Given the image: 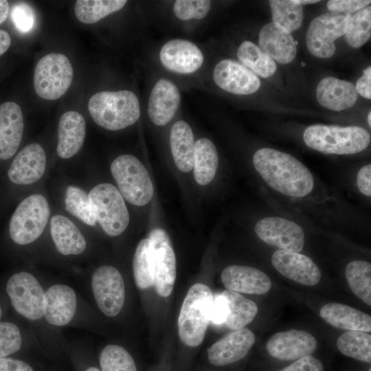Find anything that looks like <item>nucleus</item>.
Masks as SVG:
<instances>
[{
  "label": "nucleus",
  "instance_id": "nucleus-1",
  "mask_svg": "<svg viewBox=\"0 0 371 371\" xmlns=\"http://www.w3.org/2000/svg\"><path fill=\"white\" fill-rule=\"evenodd\" d=\"M252 164L265 184L291 202L309 206L336 201L309 168L289 153L261 148L254 153Z\"/></svg>",
  "mask_w": 371,
  "mask_h": 371
},
{
  "label": "nucleus",
  "instance_id": "nucleus-2",
  "mask_svg": "<svg viewBox=\"0 0 371 371\" xmlns=\"http://www.w3.org/2000/svg\"><path fill=\"white\" fill-rule=\"evenodd\" d=\"M303 140L310 148L328 155H353L365 150L371 136L358 126L313 124L304 131Z\"/></svg>",
  "mask_w": 371,
  "mask_h": 371
},
{
  "label": "nucleus",
  "instance_id": "nucleus-3",
  "mask_svg": "<svg viewBox=\"0 0 371 371\" xmlns=\"http://www.w3.org/2000/svg\"><path fill=\"white\" fill-rule=\"evenodd\" d=\"M88 109L94 122L109 131L131 126L140 116L138 98L129 90L98 92L90 98Z\"/></svg>",
  "mask_w": 371,
  "mask_h": 371
},
{
  "label": "nucleus",
  "instance_id": "nucleus-4",
  "mask_svg": "<svg viewBox=\"0 0 371 371\" xmlns=\"http://www.w3.org/2000/svg\"><path fill=\"white\" fill-rule=\"evenodd\" d=\"M212 300L211 289L204 284L196 283L189 289L178 318L179 336L186 346L195 348L202 343L210 322Z\"/></svg>",
  "mask_w": 371,
  "mask_h": 371
},
{
  "label": "nucleus",
  "instance_id": "nucleus-5",
  "mask_svg": "<svg viewBox=\"0 0 371 371\" xmlns=\"http://www.w3.org/2000/svg\"><path fill=\"white\" fill-rule=\"evenodd\" d=\"M111 174L123 198L133 205L143 206L152 199L154 188L143 164L135 156L122 155L111 165Z\"/></svg>",
  "mask_w": 371,
  "mask_h": 371
},
{
  "label": "nucleus",
  "instance_id": "nucleus-6",
  "mask_svg": "<svg viewBox=\"0 0 371 371\" xmlns=\"http://www.w3.org/2000/svg\"><path fill=\"white\" fill-rule=\"evenodd\" d=\"M50 214L45 196L39 194L23 199L13 213L10 222L11 239L25 245L36 240L43 232Z\"/></svg>",
  "mask_w": 371,
  "mask_h": 371
},
{
  "label": "nucleus",
  "instance_id": "nucleus-7",
  "mask_svg": "<svg viewBox=\"0 0 371 371\" xmlns=\"http://www.w3.org/2000/svg\"><path fill=\"white\" fill-rule=\"evenodd\" d=\"M96 221L106 234H121L129 223V213L120 191L108 183L94 186L89 193Z\"/></svg>",
  "mask_w": 371,
  "mask_h": 371
},
{
  "label": "nucleus",
  "instance_id": "nucleus-8",
  "mask_svg": "<svg viewBox=\"0 0 371 371\" xmlns=\"http://www.w3.org/2000/svg\"><path fill=\"white\" fill-rule=\"evenodd\" d=\"M74 69L68 58L60 53H50L37 63L34 74V87L41 98L56 100L69 88Z\"/></svg>",
  "mask_w": 371,
  "mask_h": 371
},
{
  "label": "nucleus",
  "instance_id": "nucleus-9",
  "mask_svg": "<svg viewBox=\"0 0 371 371\" xmlns=\"http://www.w3.org/2000/svg\"><path fill=\"white\" fill-rule=\"evenodd\" d=\"M347 25V16L335 12L322 14L313 19L306 36L309 52L317 58L332 57L336 51L335 41L345 34Z\"/></svg>",
  "mask_w": 371,
  "mask_h": 371
},
{
  "label": "nucleus",
  "instance_id": "nucleus-10",
  "mask_svg": "<svg viewBox=\"0 0 371 371\" xmlns=\"http://www.w3.org/2000/svg\"><path fill=\"white\" fill-rule=\"evenodd\" d=\"M6 291L14 308L25 318L36 320L44 315L45 292L31 273L22 271L12 275Z\"/></svg>",
  "mask_w": 371,
  "mask_h": 371
},
{
  "label": "nucleus",
  "instance_id": "nucleus-11",
  "mask_svg": "<svg viewBox=\"0 0 371 371\" xmlns=\"http://www.w3.org/2000/svg\"><path fill=\"white\" fill-rule=\"evenodd\" d=\"M254 231L262 241L280 250L300 252L304 246L303 228L284 217H263L256 222Z\"/></svg>",
  "mask_w": 371,
  "mask_h": 371
},
{
  "label": "nucleus",
  "instance_id": "nucleus-12",
  "mask_svg": "<svg viewBox=\"0 0 371 371\" xmlns=\"http://www.w3.org/2000/svg\"><path fill=\"white\" fill-rule=\"evenodd\" d=\"M148 238L153 245V286L160 296H170L176 279V258L171 241L166 231L160 228L150 231Z\"/></svg>",
  "mask_w": 371,
  "mask_h": 371
},
{
  "label": "nucleus",
  "instance_id": "nucleus-13",
  "mask_svg": "<svg viewBox=\"0 0 371 371\" xmlns=\"http://www.w3.org/2000/svg\"><path fill=\"white\" fill-rule=\"evenodd\" d=\"M92 289L96 303L108 317L116 316L125 300V286L120 271L114 267H98L92 275Z\"/></svg>",
  "mask_w": 371,
  "mask_h": 371
},
{
  "label": "nucleus",
  "instance_id": "nucleus-14",
  "mask_svg": "<svg viewBox=\"0 0 371 371\" xmlns=\"http://www.w3.org/2000/svg\"><path fill=\"white\" fill-rule=\"evenodd\" d=\"M318 346L315 337L310 333L297 329L278 332L267 341L268 354L281 361H295L311 355Z\"/></svg>",
  "mask_w": 371,
  "mask_h": 371
},
{
  "label": "nucleus",
  "instance_id": "nucleus-15",
  "mask_svg": "<svg viewBox=\"0 0 371 371\" xmlns=\"http://www.w3.org/2000/svg\"><path fill=\"white\" fill-rule=\"evenodd\" d=\"M159 56L164 67L183 75L195 73L204 61L201 49L193 42L182 38L172 39L164 43Z\"/></svg>",
  "mask_w": 371,
  "mask_h": 371
},
{
  "label": "nucleus",
  "instance_id": "nucleus-16",
  "mask_svg": "<svg viewBox=\"0 0 371 371\" xmlns=\"http://www.w3.org/2000/svg\"><path fill=\"white\" fill-rule=\"evenodd\" d=\"M212 76L219 88L235 95H251L260 87V79L254 72L229 58L220 60L215 65Z\"/></svg>",
  "mask_w": 371,
  "mask_h": 371
},
{
  "label": "nucleus",
  "instance_id": "nucleus-17",
  "mask_svg": "<svg viewBox=\"0 0 371 371\" xmlns=\"http://www.w3.org/2000/svg\"><path fill=\"white\" fill-rule=\"evenodd\" d=\"M274 269L285 278L306 286L319 283L322 273L308 256L300 252L278 249L271 258Z\"/></svg>",
  "mask_w": 371,
  "mask_h": 371
},
{
  "label": "nucleus",
  "instance_id": "nucleus-18",
  "mask_svg": "<svg viewBox=\"0 0 371 371\" xmlns=\"http://www.w3.org/2000/svg\"><path fill=\"white\" fill-rule=\"evenodd\" d=\"M255 343L254 334L243 328L224 336L207 350L208 361L214 366L223 367L243 359Z\"/></svg>",
  "mask_w": 371,
  "mask_h": 371
},
{
  "label": "nucleus",
  "instance_id": "nucleus-19",
  "mask_svg": "<svg viewBox=\"0 0 371 371\" xmlns=\"http://www.w3.org/2000/svg\"><path fill=\"white\" fill-rule=\"evenodd\" d=\"M181 102L177 87L170 80L161 78L153 86L148 98V115L156 126L167 124L174 117Z\"/></svg>",
  "mask_w": 371,
  "mask_h": 371
},
{
  "label": "nucleus",
  "instance_id": "nucleus-20",
  "mask_svg": "<svg viewBox=\"0 0 371 371\" xmlns=\"http://www.w3.org/2000/svg\"><path fill=\"white\" fill-rule=\"evenodd\" d=\"M46 168V155L38 143L23 148L14 159L8 171L10 180L16 184L28 185L38 181Z\"/></svg>",
  "mask_w": 371,
  "mask_h": 371
},
{
  "label": "nucleus",
  "instance_id": "nucleus-21",
  "mask_svg": "<svg viewBox=\"0 0 371 371\" xmlns=\"http://www.w3.org/2000/svg\"><path fill=\"white\" fill-rule=\"evenodd\" d=\"M227 290L254 295H264L271 287L269 277L261 270L243 265H230L221 273Z\"/></svg>",
  "mask_w": 371,
  "mask_h": 371
},
{
  "label": "nucleus",
  "instance_id": "nucleus-22",
  "mask_svg": "<svg viewBox=\"0 0 371 371\" xmlns=\"http://www.w3.org/2000/svg\"><path fill=\"white\" fill-rule=\"evenodd\" d=\"M24 122L21 107L14 102L0 105V159L12 157L16 152L23 133Z\"/></svg>",
  "mask_w": 371,
  "mask_h": 371
},
{
  "label": "nucleus",
  "instance_id": "nucleus-23",
  "mask_svg": "<svg viewBox=\"0 0 371 371\" xmlns=\"http://www.w3.org/2000/svg\"><path fill=\"white\" fill-rule=\"evenodd\" d=\"M258 43L265 54L282 64L292 62L297 54L296 43L291 34L273 22L262 26Z\"/></svg>",
  "mask_w": 371,
  "mask_h": 371
},
{
  "label": "nucleus",
  "instance_id": "nucleus-24",
  "mask_svg": "<svg viewBox=\"0 0 371 371\" xmlns=\"http://www.w3.org/2000/svg\"><path fill=\"white\" fill-rule=\"evenodd\" d=\"M76 305V293L67 285L56 284L45 292L44 316L52 325L69 324L75 315Z\"/></svg>",
  "mask_w": 371,
  "mask_h": 371
},
{
  "label": "nucleus",
  "instance_id": "nucleus-25",
  "mask_svg": "<svg viewBox=\"0 0 371 371\" xmlns=\"http://www.w3.org/2000/svg\"><path fill=\"white\" fill-rule=\"evenodd\" d=\"M85 135L86 124L83 116L75 111L63 113L58 126V155L63 159L75 155L81 148Z\"/></svg>",
  "mask_w": 371,
  "mask_h": 371
},
{
  "label": "nucleus",
  "instance_id": "nucleus-26",
  "mask_svg": "<svg viewBox=\"0 0 371 371\" xmlns=\"http://www.w3.org/2000/svg\"><path fill=\"white\" fill-rule=\"evenodd\" d=\"M316 98L323 107L341 111L355 105L358 99V93L352 82L334 77H326L317 87Z\"/></svg>",
  "mask_w": 371,
  "mask_h": 371
},
{
  "label": "nucleus",
  "instance_id": "nucleus-27",
  "mask_svg": "<svg viewBox=\"0 0 371 371\" xmlns=\"http://www.w3.org/2000/svg\"><path fill=\"white\" fill-rule=\"evenodd\" d=\"M320 317L328 324L342 330L371 331V317L346 304L330 302L319 311Z\"/></svg>",
  "mask_w": 371,
  "mask_h": 371
},
{
  "label": "nucleus",
  "instance_id": "nucleus-28",
  "mask_svg": "<svg viewBox=\"0 0 371 371\" xmlns=\"http://www.w3.org/2000/svg\"><path fill=\"white\" fill-rule=\"evenodd\" d=\"M52 238L58 251L65 256L78 255L86 248V240L78 227L67 217L57 214L50 221Z\"/></svg>",
  "mask_w": 371,
  "mask_h": 371
},
{
  "label": "nucleus",
  "instance_id": "nucleus-29",
  "mask_svg": "<svg viewBox=\"0 0 371 371\" xmlns=\"http://www.w3.org/2000/svg\"><path fill=\"white\" fill-rule=\"evenodd\" d=\"M171 153L177 168L188 172L193 168L195 142L190 124L184 120L177 121L170 133Z\"/></svg>",
  "mask_w": 371,
  "mask_h": 371
},
{
  "label": "nucleus",
  "instance_id": "nucleus-30",
  "mask_svg": "<svg viewBox=\"0 0 371 371\" xmlns=\"http://www.w3.org/2000/svg\"><path fill=\"white\" fill-rule=\"evenodd\" d=\"M221 295L227 308L224 324L228 328L233 330L241 329L254 320L258 311L254 301L229 290L223 291Z\"/></svg>",
  "mask_w": 371,
  "mask_h": 371
},
{
  "label": "nucleus",
  "instance_id": "nucleus-31",
  "mask_svg": "<svg viewBox=\"0 0 371 371\" xmlns=\"http://www.w3.org/2000/svg\"><path fill=\"white\" fill-rule=\"evenodd\" d=\"M218 166V156L214 143L207 138L195 142L193 174L195 181L202 186L214 178Z\"/></svg>",
  "mask_w": 371,
  "mask_h": 371
},
{
  "label": "nucleus",
  "instance_id": "nucleus-32",
  "mask_svg": "<svg viewBox=\"0 0 371 371\" xmlns=\"http://www.w3.org/2000/svg\"><path fill=\"white\" fill-rule=\"evenodd\" d=\"M237 57L241 64L262 78H267L276 71L275 61L251 41H245L240 43Z\"/></svg>",
  "mask_w": 371,
  "mask_h": 371
},
{
  "label": "nucleus",
  "instance_id": "nucleus-33",
  "mask_svg": "<svg viewBox=\"0 0 371 371\" xmlns=\"http://www.w3.org/2000/svg\"><path fill=\"white\" fill-rule=\"evenodd\" d=\"M126 3L125 0H78L74 12L81 23L93 24L121 10Z\"/></svg>",
  "mask_w": 371,
  "mask_h": 371
},
{
  "label": "nucleus",
  "instance_id": "nucleus-34",
  "mask_svg": "<svg viewBox=\"0 0 371 371\" xmlns=\"http://www.w3.org/2000/svg\"><path fill=\"white\" fill-rule=\"evenodd\" d=\"M345 276L352 293L371 306V265L368 261L355 260L347 264Z\"/></svg>",
  "mask_w": 371,
  "mask_h": 371
},
{
  "label": "nucleus",
  "instance_id": "nucleus-35",
  "mask_svg": "<svg viewBox=\"0 0 371 371\" xmlns=\"http://www.w3.org/2000/svg\"><path fill=\"white\" fill-rule=\"evenodd\" d=\"M336 345L340 352L347 357L371 362V335L366 332L348 330L338 337Z\"/></svg>",
  "mask_w": 371,
  "mask_h": 371
},
{
  "label": "nucleus",
  "instance_id": "nucleus-36",
  "mask_svg": "<svg viewBox=\"0 0 371 371\" xmlns=\"http://www.w3.org/2000/svg\"><path fill=\"white\" fill-rule=\"evenodd\" d=\"M153 245L148 237L138 243L133 262V276L139 289H146L154 285V273L152 265Z\"/></svg>",
  "mask_w": 371,
  "mask_h": 371
},
{
  "label": "nucleus",
  "instance_id": "nucleus-37",
  "mask_svg": "<svg viewBox=\"0 0 371 371\" xmlns=\"http://www.w3.org/2000/svg\"><path fill=\"white\" fill-rule=\"evenodd\" d=\"M273 23L291 33L302 25V5L295 0H271L269 1Z\"/></svg>",
  "mask_w": 371,
  "mask_h": 371
},
{
  "label": "nucleus",
  "instance_id": "nucleus-38",
  "mask_svg": "<svg viewBox=\"0 0 371 371\" xmlns=\"http://www.w3.org/2000/svg\"><path fill=\"white\" fill-rule=\"evenodd\" d=\"M66 210L88 225L94 226L96 218L89 196L81 188L69 186L65 199Z\"/></svg>",
  "mask_w": 371,
  "mask_h": 371
},
{
  "label": "nucleus",
  "instance_id": "nucleus-39",
  "mask_svg": "<svg viewBox=\"0 0 371 371\" xmlns=\"http://www.w3.org/2000/svg\"><path fill=\"white\" fill-rule=\"evenodd\" d=\"M345 38L349 46L359 48L371 36V6L368 5L348 19Z\"/></svg>",
  "mask_w": 371,
  "mask_h": 371
},
{
  "label": "nucleus",
  "instance_id": "nucleus-40",
  "mask_svg": "<svg viewBox=\"0 0 371 371\" xmlns=\"http://www.w3.org/2000/svg\"><path fill=\"white\" fill-rule=\"evenodd\" d=\"M100 365L102 371H137L133 357L118 345H107L103 348Z\"/></svg>",
  "mask_w": 371,
  "mask_h": 371
},
{
  "label": "nucleus",
  "instance_id": "nucleus-41",
  "mask_svg": "<svg viewBox=\"0 0 371 371\" xmlns=\"http://www.w3.org/2000/svg\"><path fill=\"white\" fill-rule=\"evenodd\" d=\"M211 1L207 0H177L173 5V12L181 21L202 19L210 9Z\"/></svg>",
  "mask_w": 371,
  "mask_h": 371
},
{
  "label": "nucleus",
  "instance_id": "nucleus-42",
  "mask_svg": "<svg viewBox=\"0 0 371 371\" xmlns=\"http://www.w3.org/2000/svg\"><path fill=\"white\" fill-rule=\"evenodd\" d=\"M21 335L17 326L8 322H0V357H5L20 350Z\"/></svg>",
  "mask_w": 371,
  "mask_h": 371
},
{
  "label": "nucleus",
  "instance_id": "nucleus-43",
  "mask_svg": "<svg viewBox=\"0 0 371 371\" xmlns=\"http://www.w3.org/2000/svg\"><path fill=\"white\" fill-rule=\"evenodd\" d=\"M15 27L22 33L30 32L35 23V15L32 8L26 3H15L10 12Z\"/></svg>",
  "mask_w": 371,
  "mask_h": 371
},
{
  "label": "nucleus",
  "instance_id": "nucleus-44",
  "mask_svg": "<svg viewBox=\"0 0 371 371\" xmlns=\"http://www.w3.org/2000/svg\"><path fill=\"white\" fill-rule=\"evenodd\" d=\"M370 2L369 0H330L327 3V8L330 12L352 13L368 6Z\"/></svg>",
  "mask_w": 371,
  "mask_h": 371
},
{
  "label": "nucleus",
  "instance_id": "nucleus-45",
  "mask_svg": "<svg viewBox=\"0 0 371 371\" xmlns=\"http://www.w3.org/2000/svg\"><path fill=\"white\" fill-rule=\"evenodd\" d=\"M279 371H324V368L320 360L308 355L295 360Z\"/></svg>",
  "mask_w": 371,
  "mask_h": 371
},
{
  "label": "nucleus",
  "instance_id": "nucleus-46",
  "mask_svg": "<svg viewBox=\"0 0 371 371\" xmlns=\"http://www.w3.org/2000/svg\"><path fill=\"white\" fill-rule=\"evenodd\" d=\"M356 185L359 192L363 196H371V164L362 166L356 176Z\"/></svg>",
  "mask_w": 371,
  "mask_h": 371
},
{
  "label": "nucleus",
  "instance_id": "nucleus-47",
  "mask_svg": "<svg viewBox=\"0 0 371 371\" xmlns=\"http://www.w3.org/2000/svg\"><path fill=\"white\" fill-rule=\"evenodd\" d=\"M227 314V308L222 295H213L210 308V321L216 325L224 324Z\"/></svg>",
  "mask_w": 371,
  "mask_h": 371
},
{
  "label": "nucleus",
  "instance_id": "nucleus-48",
  "mask_svg": "<svg viewBox=\"0 0 371 371\" xmlns=\"http://www.w3.org/2000/svg\"><path fill=\"white\" fill-rule=\"evenodd\" d=\"M358 94L367 99L371 98V67L363 71V74L357 80L355 85Z\"/></svg>",
  "mask_w": 371,
  "mask_h": 371
},
{
  "label": "nucleus",
  "instance_id": "nucleus-49",
  "mask_svg": "<svg viewBox=\"0 0 371 371\" xmlns=\"http://www.w3.org/2000/svg\"><path fill=\"white\" fill-rule=\"evenodd\" d=\"M0 371H33L26 363L10 358L0 357Z\"/></svg>",
  "mask_w": 371,
  "mask_h": 371
},
{
  "label": "nucleus",
  "instance_id": "nucleus-50",
  "mask_svg": "<svg viewBox=\"0 0 371 371\" xmlns=\"http://www.w3.org/2000/svg\"><path fill=\"white\" fill-rule=\"evenodd\" d=\"M11 44V38L9 34L0 30V56L4 54L9 48Z\"/></svg>",
  "mask_w": 371,
  "mask_h": 371
},
{
  "label": "nucleus",
  "instance_id": "nucleus-51",
  "mask_svg": "<svg viewBox=\"0 0 371 371\" xmlns=\"http://www.w3.org/2000/svg\"><path fill=\"white\" fill-rule=\"evenodd\" d=\"M10 12L8 1L0 0V25L5 21Z\"/></svg>",
  "mask_w": 371,
  "mask_h": 371
},
{
  "label": "nucleus",
  "instance_id": "nucleus-52",
  "mask_svg": "<svg viewBox=\"0 0 371 371\" xmlns=\"http://www.w3.org/2000/svg\"><path fill=\"white\" fill-rule=\"evenodd\" d=\"M296 3L304 5V4H313L318 3L319 1L318 0H295Z\"/></svg>",
  "mask_w": 371,
  "mask_h": 371
},
{
  "label": "nucleus",
  "instance_id": "nucleus-53",
  "mask_svg": "<svg viewBox=\"0 0 371 371\" xmlns=\"http://www.w3.org/2000/svg\"><path fill=\"white\" fill-rule=\"evenodd\" d=\"M367 121H368V124L369 126L370 127L371 126V112L370 111L369 112L368 115Z\"/></svg>",
  "mask_w": 371,
  "mask_h": 371
},
{
  "label": "nucleus",
  "instance_id": "nucleus-54",
  "mask_svg": "<svg viewBox=\"0 0 371 371\" xmlns=\"http://www.w3.org/2000/svg\"><path fill=\"white\" fill-rule=\"evenodd\" d=\"M86 371H100V370L95 367H90Z\"/></svg>",
  "mask_w": 371,
  "mask_h": 371
},
{
  "label": "nucleus",
  "instance_id": "nucleus-55",
  "mask_svg": "<svg viewBox=\"0 0 371 371\" xmlns=\"http://www.w3.org/2000/svg\"><path fill=\"white\" fill-rule=\"evenodd\" d=\"M1 308L0 307V318H1Z\"/></svg>",
  "mask_w": 371,
  "mask_h": 371
},
{
  "label": "nucleus",
  "instance_id": "nucleus-56",
  "mask_svg": "<svg viewBox=\"0 0 371 371\" xmlns=\"http://www.w3.org/2000/svg\"><path fill=\"white\" fill-rule=\"evenodd\" d=\"M368 371H371V368H370Z\"/></svg>",
  "mask_w": 371,
  "mask_h": 371
}]
</instances>
